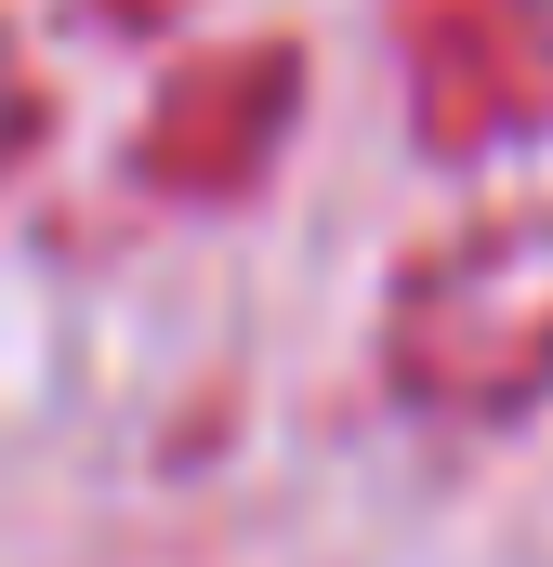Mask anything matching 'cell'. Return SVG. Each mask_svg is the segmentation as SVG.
I'll use <instances>...</instances> for the list:
<instances>
[{"instance_id":"1","label":"cell","mask_w":553,"mask_h":567,"mask_svg":"<svg viewBox=\"0 0 553 567\" xmlns=\"http://www.w3.org/2000/svg\"><path fill=\"white\" fill-rule=\"evenodd\" d=\"M383 396L421 423H528L553 410V198H488L435 225L409 265L383 278Z\"/></svg>"},{"instance_id":"3","label":"cell","mask_w":553,"mask_h":567,"mask_svg":"<svg viewBox=\"0 0 553 567\" xmlns=\"http://www.w3.org/2000/svg\"><path fill=\"white\" fill-rule=\"evenodd\" d=\"M303 120V40H211L171 66V93L145 106L133 133V185L171 198V212H211V198H251L276 172V145Z\"/></svg>"},{"instance_id":"4","label":"cell","mask_w":553,"mask_h":567,"mask_svg":"<svg viewBox=\"0 0 553 567\" xmlns=\"http://www.w3.org/2000/svg\"><path fill=\"white\" fill-rule=\"evenodd\" d=\"M27 145H40V66H27V27L0 13V185L27 172Z\"/></svg>"},{"instance_id":"2","label":"cell","mask_w":553,"mask_h":567,"mask_svg":"<svg viewBox=\"0 0 553 567\" xmlns=\"http://www.w3.org/2000/svg\"><path fill=\"white\" fill-rule=\"evenodd\" d=\"M396 66L435 158H514L553 133V0H396Z\"/></svg>"}]
</instances>
